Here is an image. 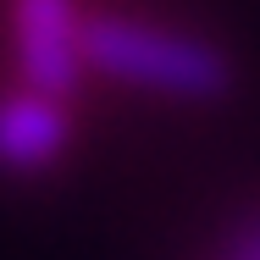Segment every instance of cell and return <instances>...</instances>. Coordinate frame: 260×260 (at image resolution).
<instances>
[{"label":"cell","mask_w":260,"mask_h":260,"mask_svg":"<svg viewBox=\"0 0 260 260\" xmlns=\"http://www.w3.org/2000/svg\"><path fill=\"white\" fill-rule=\"evenodd\" d=\"M67 139H72V122L55 94H39V89L0 94V172L39 177L67 155Z\"/></svg>","instance_id":"obj_3"},{"label":"cell","mask_w":260,"mask_h":260,"mask_svg":"<svg viewBox=\"0 0 260 260\" xmlns=\"http://www.w3.org/2000/svg\"><path fill=\"white\" fill-rule=\"evenodd\" d=\"M227 260H260V216H249V221L233 233V244H227Z\"/></svg>","instance_id":"obj_4"},{"label":"cell","mask_w":260,"mask_h":260,"mask_svg":"<svg viewBox=\"0 0 260 260\" xmlns=\"http://www.w3.org/2000/svg\"><path fill=\"white\" fill-rule=\"evenodd\" d=\"M11 55L22 89L67 100L89 61H83V17L72 0H11Z\"/></svg>","instance_id":"obj_2"},{"label":"cell","mask_w":260,"mask_h":260,"mask_svg":"<svg viewBox=\"0 0 260 260\" xmlns=\"http://www.w3.org/2000/svg\"><path fill=\"white\" fill-rule=\"evenodd\" d=\"M83 61L116 78L127 89H150V94H172V100H216L227 89V55L188 39V34H166L133 17H83Z\"/></svg>","instance_id":"obj_1"}]
</instances>
